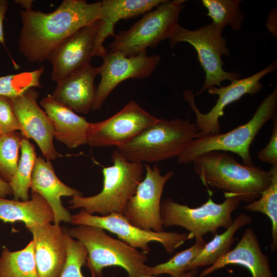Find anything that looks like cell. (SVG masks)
<instances>
[{
  "instance_id": "cell-1",
  "label": "cell",
  "mask_w": 277,
  "mask_h": 277,
  "mask_svg": "<svg viewBox=\"0 0 277 277\" xmlns=\"http://www.w3.org/2000/svg\"><path fill=\"white\" fill-rule=\"evenodd\" d=\"M101 2L64 0L50 13L19 11L22 27L19 51L30 63H41L65 40L99 19Z\"/></svg>"
},
{
  "instance_id": "cell-2",
  "label": "cell",
  "mask_w": 277,
  "mask_h": 277,
  "mask_svg": "<svg viewBox=\"0 0 277 277\" xmlns=\"http://www.w3.org/2000/svg\"><path fill=\"white\" fill-rule=\"evenodd\" d=\"M191 163L204 185L221 189L225 198L234 197L241 202L256 200L271 182L269 170L240 164L233 155L224 151L205 153Z\"/></svg>"
},
{
  "instance_id": "cell-3",
  "label": "cell",
  "mask_w": 277,
  "mask_h": 277,
  "mask_svg": "<svg viewBox=\"0 0 277 277\" xmlns=\"http://www.w3.org/2000/svg\"><path fill=\"white\" fill-rule=\"evenodd\" d=\"M202 133L189 119H160L117 148L127 160L158 162L177 157Z\"/></svg>"
},
{
  "instance_id": "cell-4",
  "label": "cell",
  "mask_w": 277,
  "mask_h": 277,
  "mask_svg": "<svg viewBox=\"0 0 277 277\" xmlns=\"http://www.w3.org/2000/svg\"><path fill=\"white\" fill-rule=\"evenodd\" d=\"M113 164L103 168V187L98 194L88 197L74 196L69 208H81L90 214L105 216L112 213L123 215L130 199L144 178V164L129 161L118 150L111 155Z\"/></svg>"
},
{
  "instance_id": "cell-5",
  "label": "cell",
  "mask_w": 277,
  "mask_h": 277,
  "mask_svg": "<svg viewBox=\"0 0 277 277\" xmlns=\"http://www.w3.org/2000/svg\"><path fill=\"white\" fill-rule=\"evenodd\" d=\"M277 88L261 103L251 118L245 124L223 133L202 134L192 140L177 156L180 164H187L197 156L213 151H229L238 155L243 164L254 166L250 148L263 126L276 115Z\"/></svg>"
},
{
  "instance_id": "cell-6",
  "label": "cell",
  "mask_w": 277,
  "mask_h": 277,
  "mask_svg": "<svg viewBox=\"0 0 277 277\" xmlns=\"http://www.w3.org/2000/svg\"><path fill=\"white\" fill-rule=\"evenodd\" d=\"M68 232L85 248L87 256L85 266L90 270L93 277L102 276L103 269L112 266L123 268L127 271L128 277L146 275L147 254L112 238L103 229L80 225Z\"/></svg>"
},
{
  "instance_id": "cell-7",
  "label": "cell",
  "mask_w": 277,
  "mask_h": 277,
  "mask_svg": "<svg viewBox=\"0 0 277 277\" xmlns=\"http://www.w3.org/2000/svg\"><path fill=\"white\" fill-rule=\"evenodd\" d=\"M185 2L165 0L144 14L128 29L115 34L109 45L110 51L133 56L147 52L148 48L154 47L162 41L169 39L179 25L180 13Z\"/></svg>"
},
{
  "instance_id": "cell-8",
  "label": "cell",
  "mask_w": 277,
  "mask_h": 277,
  "mask_svg": "<svg viewBox=\"0 0 277 277\" xmlns=\"http://www.w3.org/2000/svg\"><path fill=\"white\" fill-rule=\"evenodd\" d=\"M223 30L212 23L193 30L179 25L169 39L171 47L179 42H186L197 53L198 60L205 73V78L202 87L196 95L201 94L212 87L222 86L221 83L224 81L231 82L241 77L236 71L229 72L223 69L222 56H229L230 52L227 41L222 35Z\"/></svg>"
},
{
  "instance_id": "cell-9",
  "label": "cell",
  "mask_w": 277,
  "mask_h": 277,
  "mask_svg": "<svg viewBox=\"0 0 277 277\" xmlns=\"http://www.w3.org/2000/svg\"><path fill=\"white\" fill-rule=\"evenodd\" d=\"M240 203L239 199L230 197L218 204L209 197L202 205L191 208L167 198L161 202L162 223L163 227H183L196 240H201L208 232L214 235L219 228L227 229L230 227L233 221L232 212L239 206Z\"/></svg>"
},
{
  "instance_id": "cell-10",
  "label": "cell",
  "mask_w": 277,
  "mask_h": 277,
  "mask_svg": "<svg viewBox=\"0 0 277 277\" xmlns=\"http://www.w3.org/2000/svg\"><path fill=\"white\" fill-rule=\"evenodd\" d=\"M70 223L74 225L92 226L109 231L116 234L121 241L134 248L141 249L146 254L150 251V242L161 243L166 252L171 254L186 241L194 238L190 233L143 230L130 224L124 215L118 213L98 216L89 214L82 209L72 215Z\"/></svg>"
},
{
  "instance_id": "cell-11",
  "label": "cell",
  "mask_w": 277,
  "mask_h": 277,
  "mask_svg": "<svg viewBox=\"0 0 277 277\" xmlns=\"http://www.w3.org/2000/svg\"><path fill=\"white\" fill-rule=\"evenodd\" d=\"M144 165L145 175L126 204L123 215L130 224L140 229L163 231L160 211L161 197L165 184L174 172L169 170L162 175L157 165Z\"/></svg>"
},
{
  "instance_id": "cell-12",
  "label": "cell",
  "mask_w": 277,
  "mask_h": 277,
  "mask_svg": "<svg viewBox=\"0 0 277 277\" xmlns=\"http://www.w3.org/2000/svg\"><path fill=\"white\" fill-rule=\"evenodd\" d=\"M159 120L135 101H130L121 110L106 120L90 123L87 144L91 147L117 148Z\"/></svg>"
},
{
  "instance_id": "cell-13",
  "label": "cell",
  "mask_w": 277,
  "mask_h": 277,
  "mask_svg": "<svg viewBox=\"0 0 277 277\" xmlns=\"http://www.w3.org/2000/svg\"><path fill=\"white\" fill-rule=\"evenodd\" d=\"M277 68L276 61L256 73L244 78L230 82L226 86L212 87L207 90L209 93L218 96L216 103L206 113L200 111L195 103L193 93L189 90L184 92V97L188 102L196 117L195 124L204 134L219 133L220 132V118L224 114L228 105L239 100L246 94L253 95L263 88L261 80L266 75L274 72Z\"/></svg>"
},
{
  "instance_id": "cell-14",
  "label": "cell",
  "mask_w": 277,
  "mask_h": 277,
  "mask_svg": "<svg viewBox=\"0 0 277 277\" xmlns=\"http://www.w3.org/2000/svg\"><path fill=\"white\" fill-rule=\"evenodd\" d=\"M98 67L101 79L96 88L92 110H100L112 91L121 82L129 78H143L151 75L159 65L161 56L144 53L127 56L118 51H109Z\"/></svg>"
},
{
  "instance_id": "cell-15",
  "label": "cell",
  "mask_w": 277,
  "mask_h": 277,
  "mask_svg": "<svg viewBox=\"0 0 277 277\" xmlns=\"http://www.w3.org/2000/svg\"><path fill=\"white\" fill-rule=\"evenodd\" d=\"M99 26L98 19L81 28L50 54L52 81L57 83L91 65Z\"/></svg>"
},
{
  "instance_id": "cell-16",
  "label": "cell",
  "mask_w": 277,
  "mask_h": 277,
  "mask_svg": "<svg viewBox=\"0 0 277 277\" xmlns=\"http://www.w3.org/2000/svg\"><path fill=\"white\" fill-rule=\"evenodd\" d=\"M38 93L34 88L22 95L10 98L13 111L24 138L33 140L47 161L54 160L59 155L53 139L54 131L51 121L38 105Z\"/></svg>"
},
{
  "instance_id": "cell-17",
  "label": "cell",
  "mask_w": 277,
  "mask_h": 277,
  "mask_svg": "<svg viewBox=\"0 0 277 277\" xmlns=\"http://www.w3.org/2000/svg\"><path fill=\"white\" fill-rule=\"evenodd\" d=\"M27 229L33 235L38 276L60 277L67 257L65 232L60 225L51 223Z\"/></svg>"
},
{
  "instance_id": "cell-18",
  "label": "cell",
  "mask_w": 277,
  "mask_h": 277,
  "mask_svg": "<svg viewBox=\"0 0 277 277\" xmlns=\"http://www.w3.org/2000/svg\"><path fill=\"white\" fill-rule=\"evenodd\" d=\"M32 192L41 195L48 203L54 214V224L70 223L69 211L62 203L63 196H82V193L63 183L55 174L50 161L37 157L30 186Z\"/></svg>"
},
{
  "instance_id": "cell-19",
  "label": "cell",
  "mask_w": 277,
  "mask_h": 277,
  "mask_svg": "<svg viewBox=\"0 0 277 277\" xmlns=\"http://www.w3.org/2000/svg\"><path fill=\"white\" fill-rule=\"evenodd\" d=\"M228 265H239L247 268L252 277H273L268 255L262 252L256 234L250 227L245 230L234 249L205 269L198 277L207 276Z\"/></svg>"
},
{
  "instance_id": "cell-20",
  "label": "cell",
  "mask_w": 277,
  "mask_h": 277,
  "mask_svg": "<svg viewBox=\"0 0 277 277\" xmlns=\"http://www.w3.org/2000/svg\"><path fill=\"white\" fill-rule=\"evenodd\" d=\"M98 67L91 65L56 83L53 98L73 111L87 114L92 110L96 88L94 80Z\"/></svg>"
},
{
  "instance_id": "cell-21",
  "label": "cell",
  "mask_w": 277,
  "mask_h": 277,
  "mask_svg": "<svg viewBox=\"0 0 277 277\" xmlns=\"http://www.w3.org/2000/svg\"><path fill=\"white\" fill-rule=\"evenodd\" d=\"M165 0H104L101 1L100 26L94 56L103 57L107 52L103 46L109 36H114V26L121 19L137 16L153 9Z\"/></svg>"
},
{
  "instance_id": "cell-22",
  "label": "cell",
  "mask_w": 277,
  "mask_h": 277,
  "mask_svg": "<svg viewBox=\"0 0 277 277\" xmlns=\"http://www.w3.org/2000/svg\"><path fill=\"white\" fill-rule=\"evenodd\" d=\"M40 104L52 122L57 140L71 149L87 143L90 123L85 118L56 101L51 94L43 97Z\"/></svg>"
},
{
  "instance_id": "cell-23",
  "label": "cell",
  "mask_w": 277,
  "mask_h": 277,
  "mask_svg": "<svg viewBox=\"0 0 277 277\" xmlns=\"http://www.w3.org/2000/svg\"><path fill=\"white\" fill-rule=\"evenodd\" d=\"M0 220L4 223L22 222L27 228L54 222L53 211L39 194L32 192L25 201L0 197Z\"/></svg>"
},
{
  "instance_id": "cell-24",
  "label": "cell",
  "mask_w": 277,
  "mask_h": 277,
  "mask_svg": "<svg viewBox=\"0 0 277 277\" xmlns=\"http://www.w3.org/2000/svg\"><path fill=\"white\" fill-rule=\"evenodd\" d=\"M251 222L250 216L244 213L240 214L224 232L214 234L213 238L205 244L201 251L190 265L189 271L197 270L200 267L213 264L230 250L235 240L234 235L236 231Z\"/></svg>"
},
{
  "instance_id": "cell-25",
  "label": "cell",
  "mask_w": 277,
  "mask_h": 277,
  "mask_svg": "<svg viewBox=\"0 0 277 277\" xmlns=\"http://www.w3.org/2000/svg\"><path fill=\"white\" fill-rule=\"evenodd\" d=\"M0 277H39L31 241L23 249L10 251L3 247L0 256Z\"/></svg>"
},
{
  "instance_id": "cell-26",
  "label": "cell",
  "mask_w": 277,
  "mask_h": 277,
  "mask_svg": "<svg viewBox=\"0 0 277 277\" xmlns=\"http://www.w3.org/2000/svg\"><path fill=\"white\" fill-rule=\"evenodd\" d=\"M21 157L15 172L8 183L13 192V200H29L32 173L36 159L34 147L24 138L21 146Z\"/></svg>"
},
{
  "instance_id": "cell-27",
  "label": "cell",
  "mask_w": 277,
  "mask_h": 277,
  "mask_svg": "<svg viewBox=\"0 0 277 277\" xmlns=\"http://www.w3.org/2000/svg\"><path fill=\"white\" fill-rule=\"evenodd\" d=\"M269 171L271 174L269 185L262 191L259 198L248 203L244 208L261 212L269 218L272 239L270 248L272 251H275L277 249V166H272Z\"/></svg>"
},
{
  "instance_id": "cell-28",
  "label": "cell",
  "mask_w": 277,
  "mask_h": 277,
  "mask_svg": "<svg viewBox=\"0 0 277 277\" xmlns=\"http://www.w3.org/2000/svg\"><path fill=\"white\" fill-rule=\"evenodd\" d=\"M241 0H202L203 6L207 9L206 14L210 17L212 23L224 29L229 26L235 31L242 27L244 16L241 12Z\"/></svg>"
},
{
  "instance_id": "cell-29",
  "label": "cell",
  "mask_w": 277,
  "mask_h": 277,
  "mask_svg": "<svg viewBox=\"0 0 277 277\" xmlns=\"http://www.w3.org/2000/svg\"><path fill=\"white\" fill-rule=\"evenodd\" d=\"M206 244L204 239L196 240L190 247L179 252L168 261L154 266H147L146 275L168 274L171 277H183L188 271L191 263Z\"/></svg>"
},
{
  "instance_id": "cell-30",
  "label": "cell",
  "mask_w": 277,
  "mask_h": 277,
  "mask_svg": "<svg viewBox=\"0 0 277 277\" xmlns=\"http://www.w3.org/2000/svg\"><path fill=\"white\" fill-rule=\"evenodd\" d=\"M44 67L31 71L0 76V96L10 98L22 95L30 88L41 87Z\"/></svg>"
},
{
  "instance_id": "cell-31",
  "label": "cell",
  "mask_w": 277,
  "mask_h": 277,
  "mask_svg": "<svg viewBox=\"0 0 277 277\" xmlns=\"http://www.w3.org/2000/svg\"><path fill=\"white\" fill-rule=\"evenodd\" d=\"M23 138L17 132L0 135V175L8 183L16 170Z\"/></svg>"
},
{
  "instance_id": "cell-32",
  "label": "cell",
  "mask_w": 277,
  "mask_h": 277,
  "mask_svg": "<svg viewBox=\"0 0 277 277\" xmlns=\"http://www.w3.org/2000/svg\"><path fill=\"white\" fill-rule=\"evenodd\" d=\"M65 232L67 257L60 277H84L81 268L86 261L87 251L80 242L70 235L68 230Z\"/></svg>"
},
{
  "instance_id": "cell-33",
  "label": "cell",
  "mask_w": 277,
  "mask_h": 277,
  "mask_svg": "<svg viewBox=\"0 0 277 277\" xmlns=\"http://www.w3.org/2000/svg\"><path fill=\"white\" fill-rule=\"evenodd\" d=\"M0 130L1 134L20 131L21 127L12 109L10 98L0 96Z\"/></svg>"
},
{
  "instance_id": "cell-34",
  "label": "cell",
  "mask_w": 277,
  "mask_h": 277,
  "mask_svg": "<svg viewBox=\"0 0 277 277\" xmlns=\"http://www.w3.org/2000/svg\"><path fill=\"white\" fill-rule=\"evenodd\" d=\"M273 126L271 135L267 145L257 153L259 160L270 164L272 166H277V117H273Z\"/></svg>"
},
{
  "instance_id": "cell-35",
  "label": "cell",
  "mask_w": 277,
  "mask_h": 277,
  "mask_svg": "<svg viewBox=\"0 0 277 277\" xmlns=\"http://www.w3.org/2000/svg\"><path fill=\"white\" fill-rule=\"evenodd\" d=\"M8 9V1L7 0H0V43L3 46L4 48L7 51L8 54L9 55L11 62L16 69L19 68L18 65L16 63L15 61L13 59L12 56L9 53L6 43L5 42L4 33L3 29V22L4 19H6V14Z\"/></svg>"
},
{
  "instance_id": "cell-36",
  "label": "cell",
  "mask_w": 277,
  "mask_h": 277,
  "mask_svg": "<svg viewBox=\"0 0 277 277\" xmlns=\"http://www.w3.org/2000/svg\"><path fill=\"white\" fill-rule=\"evenodd\" d=\"M266 27L276 37V10L274 8L269 14L266 22Z\"/></svg>"
},
{
  "instance_id": "cell-37",
  "label": "cell",
  "mask_w": 277,
  "mask_h": 277,
  "mask_svg": "<svg viewBox=\"0 0 277 277\" xmlns=\"http://www.w3.org/2000/svg\"><path fill=\"white\" fill-rule=\"evenodd\" d=\"M11 195L13 192L9 183L0 177V197L5 198Z\"/></svg>"
},
{
  "instance_id": "cell-38",
  "label": "cell",
  "mask_w": 277,
  "mask_h": 277,
  "mask_svg": "<svg viewBox=\"0 0 277 277\" xmlns=\"http://www.w3.org/2000/svg\"><path fill=\"white\" fill-rule=\"evenodd\" d=\"M15 3L19 4L21 6L25 9V10H28L32 9V6L33 1L32 0H15L14 1Z\"/></svg>"
},
{
  "instance_id": "cell-39",
  "label": "cell",
  "mask_w": 277,
  "mask_h": 277,
  "mask_svg": "<svg viewBox=\"0 0 277 277\" xmlns=\"http://www.w3.org/2000/svg\"><path fill=\"white\" fill-rule=\"evenodd\" d=\"M197 270H192L188 271L183 277H196Z\"/></svg>"
},
{
  "instance_id": "cell-40",
  "label": "cell",
  "mask_w": 277,
  "mask_h": 277,
  "mask_svg": "<svg viewBox=\"0 0 277 277\" xmlns=\"http://www.w3.org/2000/svg\"><path fill=\"white\" fill-rule=\"evenodd\" d=\"M141 277H157V276H154V275H144L142 276Z\"/></svg>"
},
{
  "instance_id": "cell-41",
  "label": "cell",
  "mask_w": 277,
  "mask_h": 277,
  "mask_svg": "<svg viewBox=\"0 0 277 277\" xmlns=\"http://www.w3.org/2000/svg\"><path fill=\"white\" fill-rule=\"evenodd\" d=\"M1 134V130H0V135Z\"/></svg>"
}]
</instances>
